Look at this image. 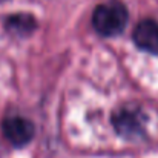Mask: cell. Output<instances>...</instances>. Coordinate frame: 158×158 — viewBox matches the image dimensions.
<instances>
[{"instance_id":"obj_4","label":"cell","mask_w":158,"mask_h":158,"mask_svg":"<svg viewBox=\"0 0 158 158\" xmlns=\"http://www.w3.org/2000/svg\"><path fill=\"white\" fill-rule=\"evenodd\" d=\"M132 40L141 51L158 54V22L152 19L141 20L132 32Z\"/></svg>"},{"instance_id":"obj_5","label":"cell","mask_w":158,"mask_h":158,"mask_svg":"<svg viewBox=\"0 0 158 158\" xmlns=\"http://www.w3.org/2000/svg\"><path fill=\"white\" fill-rule=\"evenodd\" d=\"M8 26L14 29L15 32H29L31 29L35 28V22L31 15H14L9 19Z\"/></svg>"},{"instance_id":"obj_2","label":"cell","mask_w":158,"mask_h":158,"mask_svg":"<svg viewBox=\"0 0 158 158\" xmlns=\"http://www.w3.org/2000/svg\"><path fill=\"white\" fill-rule=\"evenodd\" d=\"M112 120L115 131L126 138H138L144 134L146 118L138 107L126 106L115 112Z\"/></svg>"},{"instance_id":"obj_1","label":"cell","mask_w":158,"mask_h":158,"mask_svg":"<svg viewBox=\"0 0 158 158\" xmlns=\"http://www.w3.org/2000/svg\"><path fill=\"white\" fill-rule=\"evenodd\" d=\"M127 23V9L123 3L112 0L102 3L92 14V25L103 37H114L120 34Z\"/></svg>"},{"instance_id":"obj_3","label":"cell","mask_w":158,"mask_h":158,"mask_svg":"<svg viewBox=\"0 0 158 158\" xmlns=\"http://www.w3.org/2000/svg\"><path fill=\"white\" fill-rule=\"evenodd\" d=\"M2 129H3L5 138L17 148L28 144L34 138V134H35V127H34L32 121L25 117H20V115L6 117L3 120Z\"/></svg>"}]
</instances>
